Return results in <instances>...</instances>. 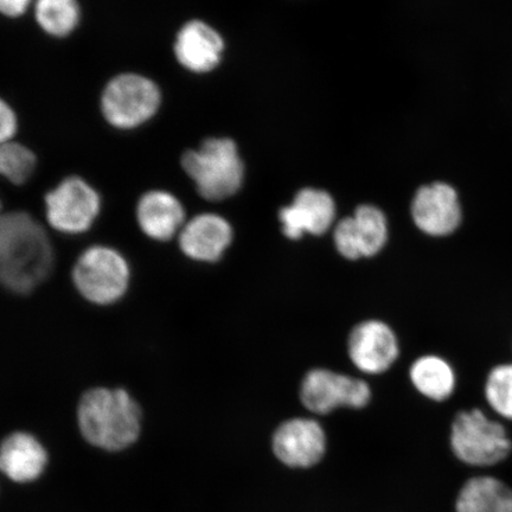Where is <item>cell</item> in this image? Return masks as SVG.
Wrapping results in <instances>:
<instances>
[{"mask_svg": "<svg viewBox=\"0 0 512 512\" xmlns=\"http://www.w3.org/2000/svg\"><path fill=\"white\" fill-rule=\"evenodd\" d=\"M47 464L46 448L30 433H11L0 444V472L12 482H34L41 477Z\"/></svg>", "mask_w": 512, "mask_h": 512, "instance_id": "17", "label": "cell"}, {"mask_svg": "<svg viewBox=\"0 0 512 512\" xmlns=\"http://www.w3.org/2000/svg\"><path fill=\"white\" fill-rule=\"evenodd\" d=\"M223 50L219 31L200 18L179 25L171 43V53L178 66L196 75L211 73L219 67Z\"/></svg>", "mask_w": 512, "mask_h": 512, "instance_id": "9", "label": "cell"}, {"mask_svg": "<svg viewBox=\"0 0 512 512\" xmlns=\"http://www.w3.org/2000/svg\"><path fill=\"white\" fill-rule=\"evenodd\" d=\"M30 16L43 37L66 43L82 30L86 11L81 0H35Z\"/></svg>", "mask_w": 512, "mask_h": 512, "instance_id": "18", "label": "cell"}, {"mask_svg": "<svg viewBox=\"0 0 512 512\" xmlns=\"http://www.w3.org/2000/svg\"><path fill=\"white\" fill-rule=\"evenodd\" d=\"M336 216L334 198L328 192L303 189L291 206L280 210L279 220L286 238L298 240L304 234L323 235L331 228Z\"/></svg>", "mask_w": 512, "mask_h": 512, "instance_id": "14", "label": "cell"}, {"mask_svg": "<svg viewBox=\"0 0 512 512\" xmlns=\"http://www.w3.org/2000/svg\"><path fill=\"white\" fill-rule=\"evenodd\" d=\"M43 204L51 228L66 235H80L98 221L104 198L86 176L73 172L46 191Z\"/></svg>", "mask_w": 512, "mask_h": 512, "instance_id": "5", "label": "cell"}, {"mask_svg": "<svg viewBox=\"0 0 512 512\" xmlns=\"http://www.w3.org/2000/svg\"><path fill=\"white\" fill-rule=\"evenodd\" d=\"M275 456L290 467H311L320 462L326 448L323 427L311 419H291L280 425L273 437Z\"/></svg>", "mask_w": 512, "mask_h": 512, "instance_id": "12", "label": "cell"}, {"mask_svg": "<svg viewBox=\"0 0 512 512\" xmlns=\"http://www.w3.org/2000/svg\"><path fill=\"white\" fill-rule=\"evenodd\" d=\"M485 399L502 418L512 420V363L499 364L486 377Z\"/></svg>", "mask_w": 512, "mask_h": 512, "instance_id": "22", "label": "cell"}, {"mask_svg": "<svg viewBox=\"0 0 512 512\" xmlns=\"http://www.w3.org/2000/svg\"><path fill=\"white\" fill-rule=\"evenodd\" d=\"M142 409L125 389L94 388L83 394L78 424L89 444L108 452L132 446L142 432Z\"/></svg>", "mask_w": 512, "mask_h": 512, "instance_id": "3", "label": "cell"}, {"mask_svg": "<svg viewBox=\"0 0 512 512\" xmlns=\"http://www.w3.org/2000/svg\"><path fill=\"white\" fill-rule=\"evenodd\" d=\"M136 220L142 232L152 240L169 241L187 222L183 203L168 189L151 188L138 197Z\"/></svg>", "mask_w": 512, "mask_h": 512, "instance_id": "15", "label": "cell"}, {"mask_svg": "<svg viewBox=\"0 0 512 512\" xmlns=\"http://www.w3.org/2000/svg\"><path fill=\"white\" fill-rule=\"evenodd\" d=\"M23 131L22 114L8 96L0 93V144L21 139Z\"/></svg>", "mask_w": 512, "mask_h": 512, "instance_id": "23", "label": "cell"}, {"mask_svg": "<svg viewBox=\"0 0 512 512\" xmlns=\"http://www.w3.org/2000/svg\"><path fill=\"white\" fill-rule=\"evenodd\" d=\"M370 398L366 382L326 369L311 370L300 388L303 405L316 414H328L341 406L363 408Z\"/></svg>", "mask_w": 512, "mask_h": 512, "instance_id": "8", "label": "cell"}, {"mask_svg": "<svg viewBox=\"0 0 512 512\" xmlns=\"http://www.w3.org/2000/svg\"><path fill=\"white\" fill-rule=\"evenodd\" d=\"M35 0H0V18L19 23L31 15Z\"/></svg>", "mask_w": 512, "mask_h": 512, "instance_id": "24", "label": "cell"}, {"mask_svg": "<svg viewBox=\"0 0 512 512\" xmlns=\"http://www.w3.org/2000/svg\"><path fill=\"white\" fill-rule=\"evenodd\" d=\"M54 249L46 228L24 210L0 213V286L29 294L49 277Z\"/></svg>", "mask_w": 512, "mask_h": 512, "instance_id": "1", "label": "cell"}, {"mask_svg": "<svg viewBox=\"0 0 512 512\" xmlns=\"http://www.w3.org/2000/svg\"><path fill=\"white\" fill-rule=\"evenodd\" d=\"M178 238L179 247L188 258L215 262L232 243L233 229L222 216L204 213L185 222Z\"/></svg>", "mask_w": 512, "mask_h": 512, "instance_id": "16", "label": "cell"}, {"mask_svg": "<svg viewBox=\"0 0 512 512\" xmlns=\"http://www.w3.org/2000/svg\"><path fill=\"white\" fill-rule=\"evenodd\" d=\"M3 208H4V204H3V200H2V197H0V213H3Z\"/></svg>", "mask_w": 512, "mask_h": 512, "instance_id": "25", "label": "cell"}, {"mask_svg": "<svg viewBox=\"0 0 512 512\" xmlns=\"http://www.w3.org/2000/svg\"><path fill=\"white\" fill-rule=\"evenodd\" d=\"M412 217L422 233L444 238L456 232L463 220L457 191L445 183H433L416 191Z\"/></svg>", "mask_w": 512, "mask_h": 512, "instance_id": "11", "label": "cell"}, {"mask_svg": "<svg viewBox=\"0 0 512 512\" xmlns=\"http://www.w3.org/2000/svg\"><path fill=\"white\" fill-rule=\"evenodd\" d=\"M348 345L352 363L366 374L384 373L399 356L398 339L379 320L358 324L350 334Z\"/></svg>", "mask_w": 512, "mask_h": 512, "instance_id": "13", "label": "cell"}, {"mask_svg": "<svg viewBox=\"0 0 512 512\" xmlns=\"http://www.w3.org/2000/svg\"><path fill=\"white\" fill-rule=\"evenodd\" d=\"M457 512H512V489L496 478H472L459 492Z\"/></svg>", "mask_w": 512, "mask_h": 512, "instance_id": "19", "label": "cell"}, {"mask_svg": "<svg viewBox=\"0 0 512 512\" xmlns=\"http://www.w3.org/2000/svg\"><path fill=\"white\" fill-rule=\"evenodd\" d=\"M165 93L162 82L143 70H117L102 82L96 95V112L108 130L134 134L162 115Z\"/></svg>", "mask_w": 512, "mask_h": 512, "instance_id": "2", "label": "cell"}, {"mask_svg": "<svg viewBox=\"0 0 512 512\" xmlns=\"http://www.w3.org/2000/svg\"><path fill=\"white\" fill-rule=\"evenodd\" d=\"M335 245L345 259L370 258L381 251L388 239L386 216L379 208L363 204L354 216L339 222L334 234Z\"/></svg>", "mask_w": 512, "mask_h": 512, "instance_id": "10", "label": "cell"}, {"mask_svg": "<svg viewBox=\"0 0 512 512\" xmlns=\"http://www.w3.org/2000/svg\"><path fill=\"white\" fill-rule=\"evenodd\" d=\"M418 392L433 401H445L456 389V373L450 363L439 356L428 355L413 363L409 371Z\"/></svg>", "mask_w": 512, "mask_h": 512, "instance_id": "20", "label": "cell"}, {"mask_svg": "<svg viewBox=\"0 0 512 512\" xmlns=\"http://www.w3.org/2000/svg\"><path fill=\"white\" fill-rule=\"evenodd\" d=\"M451 446L463 463L491 466L509 456L511 441L499 422L490 420L480 409L460 412L453 421Z\"/></svg>", "mask_w": 512, "mask_h": 512, "instance_id": "7", "label": "cell"}, {"mask_svg": "<svg viewBox=\"0 0 512 512\" xmlns=\"http://www.w3.org/2000/svg\"><path fill=\"white\" fill-rule=\"evenodd\" d=\"M41 158L38 152L22 139L0 144V178L14 185L24 187L40 170Z\"/></svg>", "mask_w": 512, "mask_h": 512, "instance_id": "21", "label": "cell"}, {"mask_svg": "<svg viewBox=\"0 0 512 512\" xmlns=\"http://www.w3.org/2000/svg\"><path fill=\"white\" fill-rule=\"evenodd\" d=\"M76 290L89 303L112 305L125 296L131 268L123 254L108 246H92L76 260L73 273Z\"/></svg>", "mask_w": 512, "mask_h": 512, "instance_id": "6", "label": "cell"}, {"mask_svg": "<svg viewBox=\"0 0 512 512\" xmlns=\"http://www.w3.org/2000/svg\"><path fill=\"white\" fill-rule=\"evenodd\" d=\"M179 166L194 183L197 194L209 202L235 195L245 175L238 146L229 138L210 137L197 147L185 149L179 156Z\"/></svg>", "mask_w": 512, "mask_h": 512, "instance_id": "4", "label": "cell"}]
</instances>
